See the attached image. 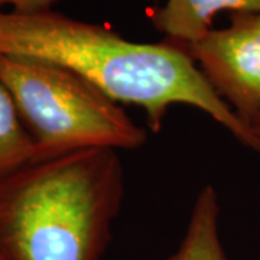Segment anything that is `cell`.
Here are the masks:
<instances>
[{
    "label": "cell",
    "mask_w": 260,
    "mask_h": 260,
    "mask_svg": "<svg viewBox=\"0 0 260 260\" xmlns=\"http://www.w3.org/2000/svg\"><path fill=\"white\" fill-rule=\"evenodd\" d=\"M0 55L59 65L120 104L142 107L159 132L175 106L198 109L260 153V139L217 95L182 48L127 41L110 29L54 10H0Z\"/></svg>",
    "instance_id": "1"
},
{
    "label": "cell",
    "mask_w": 260,
    "mask_h": 260,
    "mask_svg": "<svg viewBox=\"0 0 260 260\" xmlns=\"http://www.w3.org/2000/svg\"><path fill=\"white\" fill-rule=\"evenodd\" d=\"M123 197L117 150L38 153L0 177V260H102Z\"/></svg>",
    "instance_id": "2"
},
{
    "label": "cell",
    "mask_w": 260,
    "mask_h": 260,
    "mask_svg": "<svg viewBox=\"0 0 260 260\" xmlns=\"http://www.w3.org/2000/svg\"><path fill=\"white\" fill-rule=\"evenodd\" d=\"M184 51L217 95L253 132L260 120V12L232 13L227 28L211 29Z\"/></svg>",
    "instance_id": "4"
},
{
    "label": "cell",
    "mask_w": 260,
    "mask_h": 260,
    "mask_svg": "<svg viewBox=\"0 0 260 260\" xmlns=\"http://www.w3.org/2000/svg\"><path fill=\"white\" fill-rule=\"evenodd\" d=\"M41 152L20 119L8 88L0 83V177L22 167Z\"/></svg>",
    "instance_id": "7"
},
{
    "label": "cell",
    "mask_w": 260,
    "mask_h": 260,
    "mask_svg": "<svg viewBox=\"0 0 260 260\" xmlns=\"http://www.w3.org/2000/svg\"><path fill=\"white\" fill-rule=\"evenodd\" d=\"M0 83L42 152L136 150L148 140L120 103L59 65L0 55Z\"/></svg>",
    "instance_id": "3"
},
{
    "label": "cell",
    "mask_w": 260,
    "mask_h": 260,
    "mask_svg": "<svg viewBox=\"0 0 260 260\" xmlns=\"http://www.w3.org/2000/svg\"><path fill=\"white\" fill-rule=\"evenodd\" d=\"M253 132L256 133V136H257V138L260 139V120L257 121L256 124H254V127H253Z\"/></svg>",
    "instance_id": "9"
},
{
    "label": "cell",
    "mask_w": 260,
    "mask_h": 260,
    "mask_svg": "<svg viewBox=\"0 0 260 260\" xmlns=\"http://www.w3.org/2000/svg\"><path fill=\"white\" fill-rule=\"evenodd\" d=\"M218 221V195L213 185H205L195 198L182 240L165 260H229Z\"/></svg>",
    "instance_id": "6"
},
{
    "label": "cell",
    "mask_w": 260,
    "mask_h": 260,
    "mask_svg": "<svg viewBox=\"0 0 260 260\" xmlns=\"http://www.w3.org/2000/svg\"><path fill=\"white\" fill-rule=\"evenodd\" d=\"M58 0H0V10L18 13H35L51 10Z\"/></svg>",
    "instance_id": "8"
},
{
    "label": "cell",
    "mask_w": 260,
    "mask_h": 260,
    "mask_svg": "<svg viewBox=\"0 0 260 260\" xmlns=\"http://www.w3.org/2000/svg\"><path fill=\"white\" fill-rule=\"evenodd\" d=\"M221 12H260V0H167L152 23L169 44L185 49L213 29L214 18Z\"/></svg>",
    "instance_id": "5"
}]
</instances>
